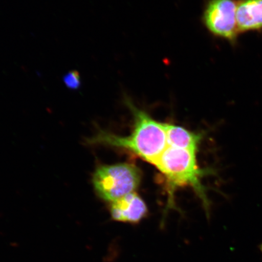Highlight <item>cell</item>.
<instances>
[{
	"instance_id": "obj_1",
	"label": "cell",
	"mask_w": 262,
	"mask_h": 262,
	"mask_svg": "<svg viewBox=\"0 0 262 262\" xmlns=\"http://www.w3.org/2000/svg\"><path fill=\"white\" fill-rule=\"evenodd\" d=\"M126 102L134 117V128L130 135L122 137L100 130L89 142L127 150L154 165L168 147L163 124L130 101Z\"/></svg>"
},
{
	"instance_id": "obj_2",
	"label": "cell",
	"mask_w": 262,
	"mask_h": 262,
	"mask_svg": "<svg viewBox=\"0 0 262 262\" xmlns=\"http://www.w3.org/2000/svg\"><path fill=\"white\" fill-rule=\"evenodd\" d=\"M155 165L163 176L168 202L166 211L177 209L175 193L179 188L190 187L194 190L208 214L211 201L208 189L203 184L206 176L214 173L213 169H202L198 165L196 153L168 146L157 160Z\"/></svg>"
},
{
	"instance_id": "obj_3",
	"label": "cell",
	"mask_w": 262,
	"mask_h": 262,
	"mask_svg": "<svg viewBox=\"0 0 262 262\" xmlns=\"http://www.w3.org/2000/svg\"><path fill=\"white\" fill-rule=\"evenodd\" d=\"M142 176L141 170L134 164L117 163L98 167L94 173L93 183L97 195L111 204L135 192Z\"/></svg>"
},
{
	"instance_id": "obj_4",
	"label": "cell",
	"mask_w": 262,
	"mask_h": 262,
	"mask_svg": "<svg viewBox=\"0 0 262 262\" xmlns=\"http://www.w3.org/2000/svg\"><path fill=\"white\" fill-rule=\"evenodd\" d=\"M237 4L235 0H209L203 19L213 35L231 42L237 40Z\"/></svg>"
},
{
	"instance_id": "obj_5",
	"label": "cell",
	"mask_w": 262,
	"mask_h": 262,
	"mask_svg": "<svg viewBox=\"0 0 262 262\" xmlns=\"http://www.w3.org/2000/svg\"><path fill=\"white\" fill-rule=\"evenodd\" d=\"M110 214L115 221L137 224L146 218L148 209L145 201L135 192L111 203Z\"/></svg>"
},
{
	"instance_id": "obj_6",
	"label": "cell",
	"mask_w": 262,
	"mask_h": 262,
	"mask_svg": "<svg viewBox=\"0 0 262 262\" xmlns=\"http://www.w3.org/2000/svg\"><path fill=\"white\" fill-rule=\"evenodd\" d=\"M236 20L238 32L262 30V0L237 2Z\"/></svg>"
},
{
	"instance_id": "obj_7",
	"label": "cell",
	"mask_w": 262,
	"mask_h": 262,
	"mask_svg": "<svg viewBox=\"0 0 262 262\" xmlns=\"http://www.w3.org/2000/svg\"><path fill=\"white\" fill-rule=\"evenodd\" d=\"M168 146L196 153L203 140V134L191 132L182 126L163 123Z\"/></svg>"
},
{
	"instance_id": "obj_8",
	"label": "cell",
	"mask_w": 262,
	"mask_h": 262,
	"mask_svg": "<svg viewBox=\"0 0 262 262\" xmlns=\"http://www.w3.org/2000/svg\"><path fill=\"white\" fill-rule=\"evenodd\" d=\"M63 80L65 86L71 90H77L81 86L80 75L77 71L68 72L64 75Z\"/></svg>"
}]
</instances>
